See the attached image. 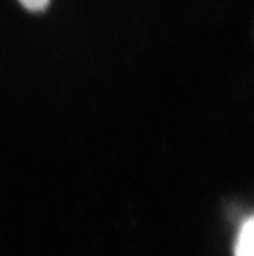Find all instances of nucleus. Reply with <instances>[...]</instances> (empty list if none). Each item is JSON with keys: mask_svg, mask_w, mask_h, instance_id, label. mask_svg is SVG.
<instances>
[{"mask_svg": "<svg viewBox=\"0 0 254 256\" xmlns=\"http://www.w3.org/2000/svg\"><path fill=\"white\" fill-rule=\"evenodd\" d=\"M234 256H254V218L249 216L240 226L236 237Z\"/></svg>", "mask_w": 254, "mask_h": 256, "instance_id": "f257e3e1", "label": "nucleus"}, {"mask_svg": "<svg viewBox=\"0 0 254 256\" xmlns=\"http://www.w3.org/2000/svg\"><path fill=\"white\" fill-rule=\"evenodd\" d=\"M18 2L25 6L26 10H32V12L44 10L49 4V0H18Z\"/></svg>", "mask_w": 254, "mask_h": 256, "instance_id": "f03ea898", "label": "nucleus"}]
</instances>
